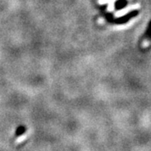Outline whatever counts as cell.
I'll return each mask as SVG.
<instances>
[{"mask_svg": "<svg viewBox=\"0 0 151 151\" xmlns=\"http://www.w3.org/2000/svg\"><path fill=\"white\" fill-rule=\"evenodd\" d=\"M139 14V10H137V9L130 11L129 13H128L127 14H125L124 16L120 17L119 19H116V23L119 24H125L126 22L129 21L131 19H133V18H134V17L137 16Z\"/></svg>", "mask_w": 151, "mask_h": 151, "instance_id": "1", "label": "cell"}, {"mask_svg": "<svg viewBox=\"0 0 151 151\" xmlns=\"http://www.w3.org/2000/svg\"><path fill=\"white\" fill-rule=\"evenodd\" d=\"M127 4H128L127 0H118L115 4V8L116 9H124Z\"/></svg>", "mask_w": 151, "mask_h": 151, "instance_id": "2", "label": "cell"}, {"mask_svg": "<svg viewBox=\"0 0 151 151\" xmlns=\"http://www.w3.org/2000/svg\"><path fill=\"white\" fill-rule=\"evenodd\" d=\"M145 37L147 39H151V19L150 21L149 22L148 24V26H147V29H146L145 31Z\"/></svg>", "mask_w": 151, "mask_h": 151, "instance_id": "3", "label": "cell"}]
</instances>
